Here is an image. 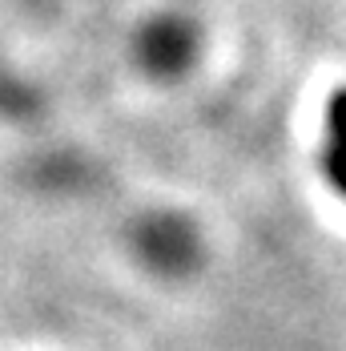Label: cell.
Wrapping results in <instances>:
<instances>
[{
	"label": "cell",
	"mask_w": 346,
	"mask_h": 351,
	"mask_svg": "<svg viewBox=\"0 0 346 351\" xmlns=\"http://www.w3.org/2000/svg\"><path fill=\"white\" fill-rule=\"evenodd\" d=\"M322 166L330 186L346 198V89H338L326 101V145H322Z\"/></svg>",
	"instance_id": "cell-1"
}]
</instances>
